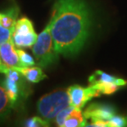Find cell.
Masks as SVG:
<instances>
[{
  "instance_id": "6da1fadb",
  "label": "cell",
  "mask_w": 127,
  "mask_h": 127,
  "mask_svg": "<svg viewBox=\"0 0 127 127\" xmlns=\"http://www.w3.org/2000/svg\"><path fill=\"white\" fill-rule=\"evenodd\" d=\"M49 22L58 53L73 56L90 35V12L85 0H57Z\"/></svg>"
},
{
  "instance_id": "7a4b0ae2",
  "label": "cell",
  "mask_w": 127,
  "mask_h": 127,
  "mask_svg": "<svg viewBox=\"0 0 127 127\" xmlns=\"http://www.w3.org/2000/svg\"><path fill=\"white\" fill-rule=\"evenodd\" d=\"M69 106H71V100L68 90L60 88L41 97L37 102V111L43 118L52 122L59 112Z\"/></svg>"
},
{
  "instance_id": "3957f363",
  "label": "cell",
  "mask_w": 127,
  "mask_h": 127,
  "mask_svg": "<svg viewBox=\"0 0 127 127\" xmlns=\"http://www.w3.org/2000/svg\"><path fill=\"white\" fill-rule=\"evenodd\" d=\"M32 52L35 58L36 64L42 68H47L58 61L59 54L56 50L51 34L49 21L43 31L38 35L36 42L32 47Z\"/></svg>"
},
{
  "instance_id": "277c9868",
  "label": "cell",
  "mask_w": 127,
  "mask_h": 127,
  "mask_svg": "<svg viewBox=\"0 0 127 127\" xmlns=\"http://www.w3.org/2000/svg\"><path fill=\"white\" fill-rule=\"evenodd\" d=\"M90 85L96 88L102 94L111 95L116 93L120 88L126 86L127 81L121 78H117L106 73L97 70L89 78Z\"/></svg>"
},
{
  "instance_id": "5b68a950",
  "label": "cell",
  "mask_w": 127,
  "mask_h": 127,
  "mask_svg": "<svg viewBox=\"0 0 127 127\" xmlns=\"http://www.w3.org/2000/svg\"><path fill=\"white\" fill-rule=\"evenodd\" d=\"M71 100V105L76 108H81L92 98L102 95V93L90 85L88 88H83L79 85H72L67 88Z\"/></svg>"
},
{
  "instance_id": "8992f818",
  "label": "cell",
  "mask_w": 127,
  "mask_h": 127,
  "mask_svg": "<svg viewBox=\"0 0 127 127\" xmlns=\"http://www.w3.org/2000/svg\"><path fill=\"white\" fill-rule=\"evenodd\" d=\"M116 115L115 108L107 104L92 103L84 112L86 120L108 121Z\"/></svg>"
},
{
  "instance_id": "52a82bcc",
  "label": "cell",
  "mask_w": 127,
  "mask_h": 127,
  "mask_svg": "<svg viewBox=\"0 0 127 127\" xmlns=\"http://www.w3.org/2000/svg\"><path fill=\"white\" fill-rule=\"evenodd\" d=\"M0 57L2 64L7 68L12 69L21 67L17 50L15 48V44L12 39L0 45Z\"/></svg>"
},
{
  "instance_id": "ba28073f",
  "label": "cell",
  "mask_w": 127,
  "mask_h": 127,
  "mask_svg": "<svg viewBox=\"0 0 127 127\" xmlns=\"http://www.w3.org/2000/svg\"><path fill=\"white\" fill-rule=\"evenodd\" d=\"M13 107L7 93L4 79L0 77V122L4 121L10 117Z\"/></svg>"
},
{
  "instance_id": "9c48e42d",
  "label": "cell",
  "mask_w": 127,
  "mask_h": 127,
  "mask_svg": "<svg viewBox=\"0 0 127 127\" xmlns=\"http://www.w3.org/2000/svg\"><path fill=\"white\" fill-rule=\"evenodd\" d=\"M15 69L20 71L23 77L31 83H37L47 78L40 66L37 67L34 65L30 67H18Z\"/></svg>"
},
{
  "instance_id": "30bf717a",
  "label": "cell",
  "mask_w": 127,
  "mask_h": 127,
  "mask_svg": "<svg viewBox=\"0 0 127 127\" xmlns=\"http://www.w3.org/2000/svg\"><path fill=\"white\" fill-rule=\"evenodd\" d=\"M19 9L17 7H12L7 10L0 12V25L7 28L14 30L17 23Z\"/></svg>"
},
{
  "instance_id": "8fae6325",
  "label": "cell",
  "mask_w": 127,
  "mask_h": 127,
  "mask_svg": "<svg viewBox=\"0 0 127 127\" xmlns=\"http://www.w3.org/2000/svg\"><path fill=\"white\" fill-rule=\"evenodd\" d=\"M21 82H22V80L17 81L7 76H6L4 78V85L5 88H6L7 93L8 95L11 102L13 104V106L18 100L19 94L21 93Z\"/></svg>"
},
{
  "instance_id": "7c38bea8",
  "label": "cell",
  "mask_w": 127,
  "mask_h": 127,
  "mask_svg": "<svg viewBox=\"0 0 127 127\" xmlns=\"http://www.w3.org/2000/svg\"><path fill=\"white\" fill-rule=\"evenodd\" d=\"M86 119L80 108L75 107L64 123V127H80L86 126Z\"/></svg>"
},
{
  "instance_id": "4fadbf2b",
  "label": "cell",
  "mask_w": 127,
  "mask_h": 127,
  "mask_svg": "<svg viewBox=\"0 0 127 127\" xmlns=\"http://www.w3.org/2000/svg\"><path fill=\"white\" fill-rule=\"evenodd\" d=\"M35 32L34 29L33 22L26 17H22L17 21L15 25L13 33L21 35V36H26Z\"/></svg>"
},
{
  "instance_id": "5bb4252c",
  "label": "cell",
  "mask_w": 127,
  "mask_h": 127,
  "mask_svg": "<svg viewBox=\"0 0 127 127\" xmlns=\"http://www.w3.org/2000/svg\"><path fill=\"white\" fill-rule=\"evenodd\" d=\"M38 36L36 32L26 35V36H21V35L12 33V40L14 42L17 47H32L36 42Z\"/></svg>"
},
{
  "instance_id": "9a60e30c",
  "label": "cell",
  "mask_w": 127,
  "mask_h": 127,
  "mask_svg": "<svg viewBox=\"0 0 127 127\" xmlns=\"http://www.w3.org/2000/svg\"><path fill=\"white\" fill-rule=\"evenodd\" d=\"M17 50L21 67H30L35 65L36 62L34 61L33 57L31 55H29L26 51L21 49H17Z\"/></svg>"
},
{
  "instance_id": "2e32d148",
  "label": "cell",
  "mask_w": 127,
  "mask_h": 127,
  "mask_svg": "<svg viewBox=\"0 0 127 127\" xmlns=\"http://www.w3.org/2000/svg\"><path fill=\"white\" fill-rule=\"evenodd\" d=\"M75 107L73 106H69L68 107L65 108L64 110H63L62 112L58 113V115L55 118V123L58 126H61V127H64V123L66 121L67 117L70 115L73 110H74Z\"/></svg>"
},
{
  "instance_id": "e0dca14e",
  "label": "cell",
  "mask_w": 127,
  "mask_h": 127,
  "mask_svg": "<svg viewBox=\"0 0 127 127\" xmlns=\"http://www.w3.org/2000/svg\"><path fill=\"white\" fill-rule=\"evenodd\" d=\"M25 126L28 127H46L49 126V122L43 117H33L26 121Z\"/></svg>"
},
{
  "instance_id": "ac0fdd59",
  "label": "cell",
  "mask_w": 127,
  "mask_h": 127,
  "mask_svg": "<svg viewBox=\"0 0 127 127\" xmlns=\"http://www.w3.org/2000/svg\"><path fill=\"white\" fill-rule=\"evenodd\" d=\"M127 126V120L123 117L114 116L107 121V127H122Z\"/></svg>"
},
{
  "instance_id": "d6986e66",
  "label": "cell",
  "mask_w": 127,
  "mask_h": 127,
  "mask_svg": "<svg viewBox=\"0 0 127 127\" xmlns=\"http://www.w3.org/2000/svg\"><path fill=\"white\" fill-rule=\"evenodd\" d=\"M13 31L14 30L7 28L3 26L0 25V45L12 39Z\"/></svg>"
},
{
  "instance_id": "ffe728a7",
  "label": "cell",
  "mask_w": 127,
  "mask_h": 127,
  "mask_svg": "<svg viewBox=\"0 0 127 127\" xmlns=\"http://www.w3.org/2000/svg\"><path fill=\"white\" fill-rule=\"evenodd\" d=\"M86 126H94V127H107V121L102 120H96L91 121L90 123H88Z\"/></svg>"
},
{
  "instance_id": "44dd1931",
  "label": "cell",
  "mask_w": 127,
  "mask_h": 127,
  "mask_svg": "<svg viewBox=\"0 0 127 127\" xmlns=\"http://www.w3.org/2000/svg\"><path fill=\"white\" fill-rule=\"evenodd\" d=\"M8 69H9L8 68H7V67L5 66L3 64H2L1 57H0V73H2V74H5L7 72V70H8Z\"/></svg>"
}]
</instances>
